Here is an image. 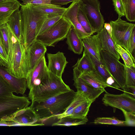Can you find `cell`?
<instances>
[{"label": "cell", "mask_w": 135, "mask_h": 135, "mask_svg": "<svg viewBox=\"0 0 135 135\" xmlns=\"http://www.w3.org/2000/svg\"><path fill=\"white\" fill-rule=\"evenodd\" d=\"M22 44L26 49L35 40L41 25L48 16L33 5L21 4Z\"/></svg>", "instance_id": "obj_1"}, {"label": "cell", "mask_w": 135, "mask_h": 135, "mask_svg": "<svg viewBox=\"0 0 135 135\" xmlns=\"http://www.w3.org/2000/svg\"><path fill=\"white\" fill-rule=\"evenodd\" d=\"M77 92L71 89L45 100L31 103L40 121L54 117L63 113L74 99Z\"/></svg>", "instance_id": "obj_2"}, {"label": "cell", "mask_w": 135, "mask_h": 135, "mask_svg": "<svg viewBox=\"0 0 135 135\" xmlns=\"http://www.w3.org/2000/svg\"><path fill=\"white\" fill-rule=\"evenodd\" d=\"M8 30L10 50L7 69L14 76L26 79L30 71L26 49L16 37L9 26Z\"/></svg>", "instance_id": "obj_3"}, {"label": "cell", "mask_w": 135, "mask_h": 135, "mask_svg": "<svg viewBox=\"0 0 135 135\" xmlns=\"http://www.w3.org/2000/svg\"><path fill=\"white\" fill-rule=\"evenodd\" d=\"M71 89L64 82L62 77L57 76L48 69L41 83L29 91L28 97L31 103L38 102Z\"/></svg>", "instance_id": "obj_4"}, {"label": "cell", "mask_w": 135, "mask_h": 135, "mask_svg": "<svg viewBox=\"0 0 135 135\" xmlns=\"http://www.w3.org/2000/svg\"><path fill=\"white\" fill-rule=\"evenodd\" d=\"M72 26L62 17L51 27L38 35L35 40L40 41L46 47H54L59 42L66 38Z\"/></svg>", "instance_id": "obj_5"}, {"label": "cell", "mask_w": 135, "mask_h": 135, "mask_svg": "<svg viewBox=\"0 0 135 135\" xmlns=\"http://www.w3.org/2000/svg\"><path fill=\"white\" fill-rule=\"evenodd\" d=\"M28 97L18 96L13 94L0 97V123L3 122L18 111L28 107Z\"/></svg>", "instance_id": "obj_6"}, {"label": "cell", "mask_w": 135, "mask_h": 135, "mask_svg": "<svg viewBox=\"0 0 135 135\" xmlns=\"http://www.w3.org/2000/svg\"><path fill=\"white\" fill-rule=\"evenodd\" d=\"M101 60L107 69L122 89L126 86V66L113 56L102 49Z\"/></svg>", "instance_id": "obj_7"}, {"label": "cell", "mask_w": 135, "mask_h": 135, "mask_svg": "<svg viewBox=\"0 0 135 135\" xmlns=\"http://www.w3.org/2000/svg\"><path fill=\"white\" fill-rule=\"evenodd\" d=\"M112 28L111 37L114 45H118L128 52L130 39L134 28V24L128 22L118 18L109 23Z\"/></svg>", "instance_id": "obj_8"}, {"label": "cell", "mask_w": 135, "mask_h": 135, "mask_svg": "<svg viewBox=\"0 0 135 135\" xmlns=\"http://www.w3.org/2000/svg\"><path fill=\"white\" fill-rule=\"evenodd\" d=\"M102 101L105 106H109L135 113V99L125 92L120 94H113L105 92Z\"/></svg>", "instance_id": "obj_9"}, {"label": "cell", "mask_w": 135, "mask_h": 135, "mask_svg": "<svg viewBox=\"0 0 135 135\" xmlns=\"http://www.w3.org/2000/svg\"><path fill=\"white\" fill-rule=\"evenodd\" d=\"M87 17L93 28L97 33L103 27L105 21L100 12L98 0H82Z\"/></svg>", "instance_id": "obj_10"}, {"label": "cell", "mask_w": 135, "mask_h": 135, "mask_svg": "<svg viewBox=\"0 0 135 135\" xmlns=\"http://www.w3.org/2000/svg\"><path fill=\"white\" fill-rule=\"evenodd\" d=\"M40 121L34 110L30 107L22 109L5 120L3 123L6 124H18L25 126H42V123H37Z\"/></svg>", "instance_id": "obj_11"}, {"label": "cell", "mask_w": 135, "mask_h": 135, "mask_svg": "<svg viewBox=\"0 0 135 135\" xmlns=\"http://www.w3.org/2000/svg\"><path fill=\"white\" fill-rule=\"evenodd\" d=\"M73 68V85L76 88L77 92L93 103L104 91L97 89L86 83L80 77V73L77 69Z\"/></svg>", "instance_id": "obj_12"}, {"label": "cell", "mask_w": 135, "mask_h": 135, "mask_svg": "<svg viewBox=\"0 0 135 135\" xmlns=\"http://www.w3.org/2000/svg\"><path fill=\"white\" fill-rule=\"evenodd\" d=\"M48 69L45 56L42 57L30 71L26 78L30 91L38 86L45 78Z\"/></svg>", "instance_id": "obj_13"}, {"label": "cell", "mask_w": 135, "mask_h": 135, "mask_svg": "<svg viewBox=\"0 0 135 135\" xmlns=\"http://www.w3.org/2000/svg\"><path fill=\"white\" fill-rule=\"evenodd\" d=\"M81 1L73 2L63 15L65 18L71 25L79 37L82 39L91 36L87 33L80 23L78 18L77 15Z\"/></svg>", "instance_id": "obj_14"}, {"label": "cell", "mask_w": 135, "mask_h": 135, "mask_svg": "<svg viewBox=\"0 0 135 135\" xmlns=\"http://www.w3.org/2000/svg\"><path fill=\"white\" fill-rule=\"evenodd\" d=\"M48 63V70L56 75L62 77L65 69L68 63L63 53L59 51L55 54L47 55Z\"/></svg>", "instance_id": "obj_15"}, {"label": "cell", "mask_w": 135, "mask_h": 135, "mask_svg": "<svg viewBox=\"0 0 135 135\" xmlns=\"http://www.w3.org/2000/svg\"><path fill=\"white\" fill-rule=\"evenodd\" d=\"M46 46L40 41L35 40L26 49L30 71L43 56L47 51Z\"/></svg>", "instance_id": "obj_16"}, {"label": "cell", "mask_w": 135, "mask_h": 135, "mask_svg": "<svg viewBox=\"0 0 135 135\" xmlns=\"http://www.w3.org/2000/svg\"><path fill=\"white\" fill-rule=\"evenodd\" d=\"M0 75L9 84L14 92L17 94H24L27 87L26 78L14 76L9 72L7 68L2 66H0Z\"/></svg>", "instance_id": "obj_17"}, {"label": "cell", "mask_w": 135, "mask_h": 135, "mask_svg": "<svg viewBox=\"0 0 135 135\" xmlns=\"http://www.w3.org/2000/svg\"><path fill=\"white\" fill-rule=\"evenodd\" d=\"M84 49L99 61L102 48L98 34L91 35L82 39Z\"/></svg>", "instance_id": "obj_18"}, {"label": "cell", "mask_w": 135, "mask_h": 135, "mask_svg": "<svg viewBox=\"0 0 135 135\" xmlns=\"http://www.w3.org/2000/svg\"><path fill=\"white\" fill-rule=\"evenodd\" d=\"M80 76L95 89L106 91L105 88L110 86L95 71H86L80 74Z\"/></svg>", "instance_id": "obj_19"}, {"label": "cell", "mask_w": 135, "mask_h": 135, "mask_svg": "<svg viewBox=\"0 0 135 135\" xmlns=\"http://www.w3.org/2000/svg\"><path fill=\"white\" fill-rule=\"evenodd\" d=\"M102 49L113 56L118 60L120 56L117 51L114 42L110 35L103 27L98 32Z\"/></svg>", "instance_id": "obj_20"}, {"label": "cell", "mask_w": 135, "mask_h": 135, "mask_svg": "<svg viewBox=\"0 0 135 135\" xmlns=\"http://www.w3.org/2000/svg\"><path fill=\"white\" fill-rule=\"evenodd\" d=\"M21 5L17 0H7L0 2V25L7 23L12 14Z\"/></svg>", "instance_id": "obj_21"}, {"label": "cell", "mask_w": 135, "mask_h": 135, "mask_svg": "<svg viewBox=\"0 0 135 135\" xmlns=\"http://www.w3.org/2000/svg\"><path fill=\"white\" fill-rule=\"evenodd\" d=\"M68 49L78 55L82 54L83 48L82 39L72 26L66 37Z\"/></svg>", "instance_id": "obj_22"}, {"label": "cell", "mask_w": 135, "mask_h": 135, "mask_svg": "<svg viewBox=\"0 0 135 135\" xmlns=\"http://www.w3.org/2000/svg\"><path fill=\"white\" fill-rule=\"evenodd\" d=\"M21 22V12L18 9L13 13L7 23L15 36L22 44Z\"/></svg>", "instance_id": "obj_23"}, {"label": "cell", "mask_w": 135, "mask_h": 135, "mask_svg": "<svg viewBox=\"0 0 135 135\" xmlns=\"http://www.w3.org/2000/svg\"><path fill=\"white\" fill-rule=\"evenodd\" d=\"M36 9L48 15V17L63 15L67 8L52 4L33 5Z\"/></svg>", "instance_id": "obj_24"}, {"label": "cell", "mask_w": 135, "mask_h": 135, "mask_svg": "<svg viewBox=\"0 0 135 135\" xmlns=\"http://www.w3.org/2000/svg\"><path fill=\"white\" fill-rule=\"evenodd\" d=\"M73 68H76L80 74L85 72L95 70L94 65L88 53L84 49L82 57L78 59Z\"/></svg>", "instance_id": "obj_25"}, {"label": "cell", "mask_w": 135, "mask_h": 135, "mask_svg": "<svg viewBox=\"0 0 135 135\" xmlns=\"http://www.w3.org/2000/svg\"><path fill=\"white\" fill-rule=\"evenodd\" d=\"M77 17L80 23L87 33L91 35L96 32L87 17L81 1L78 9Z\"/></svg>", "instance_id": "obj_26"}, {"label": "cell", "mask_w": 135, "mask_h": 135, "mask_svg": "<svg viewBox=\"0 0 135 135\" xmlns=\"http://www.w3.org/2000/svg\"><path fill=\"white\" fill-rule=\"evenodd\" d=\"M57 122L53 123L52 126H70L84 124L88 120L86 117L84 118H78L67 116L62 117Z\"/></svg>", "instance_id": "obj_27"}, {"label": "cell", "mask_w": 135, "mask_h": 135, "mask_svg": "<svg viewBox=\"0 0 135 135\" xmlns=\"http://www.w3.org/2000/svg\"><path fill=\"white\" fill-rule=\"evenodd\" d=\"M87 100L83 95L77 92L74 99L65 111L62 113L56 115L54 117L59 119L62 117L71 115L77 106Z\"/></svg>", "instance_id": "obj_28"}, {"label": "cell", "mask_w": 135, "mask_h": 135, "mask_svg": "<svg viewBox=\"0 0 135 135\" xmlns=\"http://www.w3.org/2000/svg\"><path fill=\"white\" fill-rule=\"evenodd\" d=\"M123 4L125 16L130 22L135 21V0H120Z\"/></svg>", "instance_id": "obj_29"}, {"label": "cell", "mask_w": 135, "mask_h": 135, "mask_svg": "<svg viewBox=\"0 0 135 135\" xmlns=\"http://www.w3.org/2000/svg\"><path fill=\"white\" fill-rule=\"evenodd\" d=\"M92 103L91 102L88 100L83 102L77 106L71 115L69 116L78 118L87 117Z\"/></svg>", "instance_id": "obj_30"}, {"label": "cell", "mask_w": 135, "mask_h": 135, "mask_svg": "<svg viewBox=\"0 0 135 135\" xmlns=\"http://www.w3.org/2000/svg\"><path fill=\"white\" fill-rule=\"evenodd\" d=\"M115 47L117 51L121 57L127 67H135V58L133 57L126 49L118 45Z\"/></svg>", "instance_id": "obj_31"}, {"label": "cell", "mask_w": 135, "mask_h": 135, "mask_svg": "<svg viewBox=\"0 0 135 135\" xmlns=\"http://www.w3.org/2000/svg\"><path fill=\"white\" fill-rule=\"evenodd\" d=\"M93 123L95 124H105L125 126V121L120 120L114 117H97Z\"/></svg>", "instance_id": "obj_32"}, {"label": "cell", "mask_w": 135, "mask_h": 135, "mask_svg": "<svg viewBox=\"0 0 135 135\" xmlns=\"http://www.w3.org/2000/svg\"><path fill=\"white\" fill-rule=\"evenodd\" d=\"M0 34L2 38L8 58L10 53V42L8 26L7 23L0 25Z\"/></svg>", "instance_id": "obj_33"}, {"label": "cell", "mask_w": 135, "mask_h": 135, "mask_svg": "<svg viewBox=\"0 0 135 135\" xmlns=\"http://www.w3.org/2000/svg\"><path fill=\"white\" fill-rule=\"evenodd\" d=\"M14 91L9 84L0 75V97L11 95Z\"/></svg>", "instance_id": "obj_34"}, {"label": "cell", "mask_w": 135, "mask_h": 135, "mask_svg": "<svg viewBox=\"0 0 135 135\" xmlns=\"http://www.w3.org/2000/svg\"><path fill=\"white\" fill-rule=\"evenodd\" d=\"M63 15H59L48 17L44 22L39 31L38 35L47 30L55 24L62 17Z\"/></svg>", "instance_id": "obj_35"}, {"label": "cell", "mask_w": 135, "mask_h": 135, "mask_svg": "<svg viewBox=\"0 0 135 135\" xmlns=\"http://www.w3.org/2000/svg\"><path fill=\"white\" fill-rule=\"evenodd\" d=\"M126 86H135V67L126 66Z\"/></svg>", "instance_id": "obj_36"}, {"label": "cell", "mask_w": 135, "mask_h": 135, "mask_svg": "<svg viewBox=\"0 0 135 135\" xmlns=\"http://www.w3.org/2000/svg\"><path fill=\"white\" fill-rule=\"evenodd\" d=\"M125 118V126L130 127L135 126V113L128 112L124 109L121 108Z\"/></svg>", "instance_id": "obj_37"}, {"label": "cell", "mask_w": 135, "mask_h": 135, "mask_svg": "<svg viewBox=\"0 0 135 135\" xmlns=\"http://www.w3.org/2000/svg\"><path fill=\"white\" fill-rule=\"evenodd\" d=\"M115 11L118 15V18L125 16L124 8L120 0H112Z\"/></svg>", "instance_id": "obj_38"}, {"label": "cell", "mask_w": 135, "mask_h": 135, "mask_svg": "<svg viewBox=\"0 0 135 135\" xmlns=\"http://www.w3.org/2000/svg\"><path fill=\"white\" fill-rule=\"evenodd\" d=\"M135 27L132 31L128 47V52L135 58Z\"/></svg>", "instance_id": "obj_39"}, {"label": "cell", "mask_w": 135, "mask_h": 135, "mask_svg": "<svg viewBox=\"0 0 135 135\" xmlns=\"http://www.w3.org/2000/svg\"><path fill=\"white\" fill-rule=\"evenodd\" d=\"M22 3V4L25 5L30 4L33 5H40L45 4H52V0H21Z\"/></svg>", "instance_id": "obj_40"}, {"label": "cell", "mask_w": 135, "mask_h": 135, "mask_svg": "<svg viewBox=\"0 0 135 135\" xmlns=\"http://www.w3.org/2000/svg\"><path fill=\"white\" fill-rule=\"evenodd\" d=\"M0 55L7 63L8 65V55L6 50L0 34Z\"/></svg>", "instance_id": "obj_41"}, {"label": "cell", "mask_w": 135, "mask_h": 135, "mask_svg": "<svg viewBox=\"0 0 135 135\" xmlns=\"http://www.w3.org/2000/svg\"><path fill=\"white\" fill-rule=\"evenodd\" d=\"M123 90L124 92L130 96L135 99V86H126Z\"/></svg>", "instance_id": "obj_42"}, {"label": "cell", "mask_w": 135, "mask_h": 135, "mask_svg": "<svg viewBox=\"0 0 135 135\" xmlns=\"http://www.w3.org/2000/svg\"><path fill=\"white\" fill-rule=\"evenodd\" d=\"M82 0H52L51 1L52 4L58 6L67 5L71 2L77 1H81Z\"/></svg>", "instance_id": "obj_43"}, {"label": "cell", "mask_w": 135, "mask_h": 135, "mask_svg": "<svg viewBox=\"0 0 135 135\" xmlns=\"http://www.w3.org/2000/svg\"><path fill=\"white\" fill-rule=\"evenodd\" d=\"M104 27L105 29L109 34L111 37L112 28L109 23H104Z\"/></svg>", "instance_id": "obj_44"}, {"label": "cell", "mask_w": 135, "mask_h": 135, "mask_svg": "<svg viewBox=\"0 0 135 135\" xmlns=\"http://www.w3.org/2000/svg\"><path fill=\"white\" fill-rule=\"evenodd\" d=\"M0 65L1 66L7 68L8 65L0 55Z\"/></svg>", "instance_id": "obj_45"}, {"label": "cell", "mask_w": 135, "mask_h": 135, "mask_svg": "<svg viewBox=\"0 0 135 135\" xmlns=\"http://www.w3.org/2000/svg\"><path fill=\"white\" fill-rule=\"evenodd\" d=\"M7 0H0V2Z\"/></svg>", "instance_id": "obj_46"}]
</instances>
